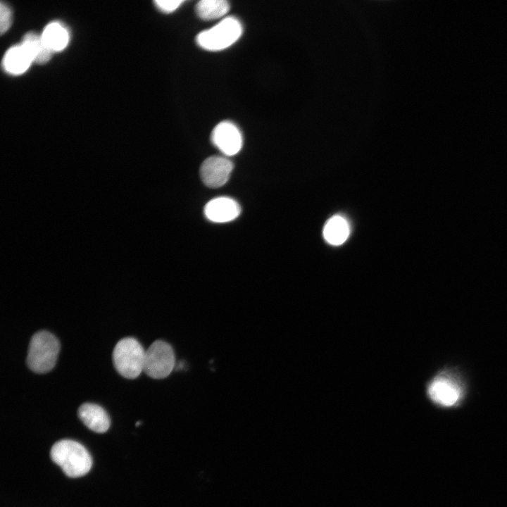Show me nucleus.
Instances as JSON below:
<instances>
[{
    "label": "nucleus",
    "mask_w": 507,
    "mask_h": 507,
    "mask_svg": "<svg viewBox=\"0 0 507 507\" xmlns=\"http://www.w3.org/2000/svg\"><path fill=\"white\" fill-rule=\"evenodd\" d=\"M50 456L69 477L84 476L92 465V458L87 449L71 439H61L54 443Z\"/></svg>",
    "instance_id": "nucleus-1"
},
{
    "label": "nucleus",
    "mask_w": 507,
    "mask_h": 507,
    "mask_svg": "<svg viewBox=\"0 0 507 507\" xmlns=\"http://www.w3.org/2000/svg\"><path fill=\"white\" fill-rule=\"evenodd\" d=\"M60 351L58 339L48 331L36 332L31 338L27 363L36 373H46L55 366Z\"/></svg>",
    "instance_id": "nucleus-2"
},
{
    "label": "nucleus",
    "mask_w": 507,
    "mask_h": 507,
    "mask_svg": "<svg viewBox=\"0 0 507 507\" xmlns=\"http://www.w3.org/2000/svg\"><path fill=\"white\" fill-rule=\"evenodd\" d=\"M145 351L135 338L121 339L113 351V361L116 370L125 378L137 377L143 372Z\"/></svg>",
    "instance_id": "nucleus-3"
},
{
    "label": "nucleus",
    "mask_w": 507,
    "mask_h": 507,
    "mask_svg": "<svg viewBox=\"0 0 507 507\" xmlns=\"http://www.w3.org/2000/svg\"><path fill=\"white\" fill-rule=\"evenodd\" d=\"M243 27L241 22L233 16L223 18L215 25L198 34V45L208 51H220L235 43L241 37Z\"/></svg>",
    "instance_id": "nucleus-4"
},
{
    "label": "nucleus",
    "mask_w": 507,
    "mask_h": 507,
    "mask_svg": "<svg viewBox=\"0 0 507 507\" xmlns=\"http://www.w3.org/2000/svg\"><path fill=\"white\" fill-rule=\"evenodd\" d=\"M175 363L171 345L165 341L156 340L145 351L143 372L154 379H163L173 370Z\"/></svg>",
    "instance_id": "nucleus-5"
},
{
    "label": "nucleus",
    "mask_w": 507,
    "mask_h": 507,
    "mask_svg": "<svg viewBox=\"0 0 507 507\" xmlns=\"http://www.w3.org/2000/svg\"><path fill=\"white\" fill-rule=\"evenodd\" d=\"M428 398L435 404L450 407L462 398L461 384L451 375L440 373L432 378L427 386Z\"/></svg>",
    "instance_id": "nucleus-6"
},
{
    "label": "nucleus",
    "mask_w": 507,
    "mask_h": 507,
    "mask_svg": "<svg viewBox=\"0 0 507 507\" xmlns=\"http://www.w3.org/2000/svg\"><path fill=\"white\" fill-rule=\"evenodd\" d=\"M211 142L224 155L230 156L239 153L243 144V137L238 127L231 121L219 123L213 130Z\"/></svg>",
    "instance_id": "nucleus-7"
},
{
    "label": "nucleus",
    "mask_w": 507,
    "mask_h": 507,
    "mask_svg": "<svg viewBox=\"0 0 507 507\" xmlns=\"http://www.w3.org/2000/svg\"><path fill=\"white\" fill-rule=\"evenodd\" d=\"M233 170V163L227 158L213 156L207 158L200 168L202 182L208 187L217 188L224 185Z\"/></svg>",
    "instance_id": "nucleus-8"
},
{
    "label": "nucleus",
    "mask_w": 507,
    "mask_h": 507,
    "mask_svg": "<svg viewBox=\"0 0 507 507\" xmlns=\"http://www.w3.org/2000/svg\"><path fill=\"white\" fill-rule=\"evenodd\" d=\"M241 213L239 204L232 198L221 196L208 201L204 207V215L213 223H223L237 218Z\"/></svg>",
    "instance_id": "nucleus-9"
},
{
    "label": "nucleus",
    "mask_w": 507,
    "mask_h": 507,
    "mask_svg": "<svg viewBox=\"0 0 507 507\" xmlns=\"http://www.w3.org/2000/svg\"><path fill=\"white\" fill-rule=\"evenodd\" d=\"M78 416L81 421L94 432H106L110 427L111 421L108 413L97 404H82L78 409Z\"/></svg>",
    "instance_id": "nucleus-10"
},
{
    "label": "nucleus",
    "mask_w": 507,
    "mask_h": 507,
    "mask_svg": "<svg viewBox=\"0 0 507 507\" xmlns=\"http://www.w3.org/2000/svg\"><path fill=\"white\" fill-rule=\"evenodd\" d=\"M32 62L30 54L20 43L7 50L2 60V65L7 73L19 75L25 72Z\"/></svg>",
    "instance_id": "nucleus-11"
},
{
    "label": "nucleus",
    "mask_w": 507,
    "mask_h": 507,
    "mask_svg": "<svg viewBox=\"0 0 507 507\" xmlns=\"http://www.w3.org/2000/svg\"><path fill=\"white\" fill-rule=\"evenodd\" d=\"M30 54L32 61L44 64L49 61L53 51L44 42L41 35L35 32L26 33L21 42Z\"/></svg>",
    "instance_id": "nucleus-12"
},
{
    "label": "nucleus",
    "mask_w": 507,
    "mask_h": 507,
    "mask_svg": "<svg viewBox=\"0 0 507 507\" xmlns=\"http://www.w3.org/2000/svg\"><path fill=\"white\" fill-rule=\"evenodd\" d=\"M349 225L342 215L331 217L325 225L323 236L329 244L334 246L343 244L349 235Z\"/></svg>",
    "instance_id": "nucleus-13"
},
{
    "label": "nucleus",
    "mask_w": 507,
    "mask_h": 507,
    "mask_svg": "<svg viewBox=\"0 0 507 507\" xmlns=\"http://www.w3.org/2000/svg\"><path fill=\"white\" fill-rule=\"evenodd\" d=\"M41 35L53 52L63 50L69 41V32L67 28L62 23L56 21L48 24Z\"/></svg>",
    "instance_id": "nucleus-14"
},
{
    "label": "nucleus",
    "mask_w": 507,
    "mask_h": 507,
    "mask_svg": "<svg viewBox=\"0 0 507 507\" xmlns=\"http://www.w3.org/2000/svg\"><path fill=\"white\" fill-rule=\"evenodd\" d=\"M198 16L205 20L219 18L230 10V4L225 0H201L195 7Z\"/></svg>",
    "instance_id": "nucleus-15"
},
{
    "label": "nucleus",
    "mask_w": 507,
    "mask_h": 507,
    "mask_svg": "<svg viewBox=\"0 0 507 507\" xmlns=\"http://www.w3.org/2000/svg\"><path fill=\"white\" fill-rule=\"evenodd\" d=\"M11 22V10L6 3L1 1L0 4V32L1 35L9 29Z\"/></svg>",
    "instance_id": "nucleus-16"
},
{
    "label": "nucleus",
    "mask_w": 507,
    "mask_h": 507,
    "mask_svg": "<svg viewBox=\"0 0 507 507\" xmlns=\"http://www.w3.org/2000/svg\"><path fill=\"white\" fill-rule=\"evenodd\" d=\"M184 0H156L154 4L156 6L164 13H170L175 11L182 3Z\"/></svg>",
    "instance_id": "nucleus-17"
}]
</instances>
